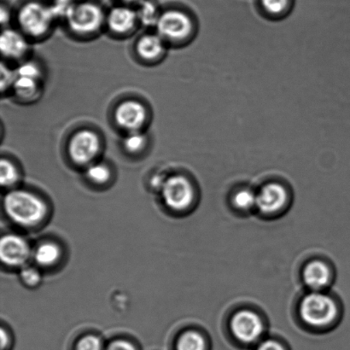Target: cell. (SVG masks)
Segmentation results:
<instances>
[{
  "instance_id": "cell-4",
  "label": "cell",
  "mask_w": 350,
  "mask_h": 350,
  "mask_svg": "<svg viewBox=\"0 0 350 350\" xmlns=\"http://www.w3.org/2000/svg\"><path fill=\"white\" fill-rule=\"evenodd\" d=\"M156 32L166 43H182L194 32V23L187 12L178 9L162 10L156 25Z\"/></svg>"
},
{
  "instance_id": "cell-11",
  "label": "cell",
  "mask_w": 350,
  "mask_h": 350,
  "mask_svg": "<svg viewBox=\"0 0 350 350\" xmlns=\"http://www.w3.org/2000/svg\"><path fill=\"white\" fill-rule=\"evenodd\" d=\"M0 51L6 60L21 63L27 59L29 53V40L22 31L7 27L3 29L0 37Z\"/></svg>"
},
{
  "instance_id": "cell-2",
  "label": "cell",
  "mask_w": 350,
  "mask_h": 350,
  "mask_svg": "<svg viewBox=\"0 0 350 350\" xmlns=\"http://www.w3.org/2000/svg\"><path fill=\"white\" fill-rule=\"evenodd\" d=\"M16 21L20 31L27 37L41 39L50 33L57 20L51 3L40 0H27L20 6Z\"/></svg>"
},
{
  "instance_id": "cell-15",
  "label": "cell",
  "mask_w": 350,
  "mask_h": 350,
  "mask_svg": "<svg viewBox=\"0 0 350 350\" xmlns=\"http://www.w3.org/2000/svg\"><path fill=\"white\" fill-rule=\"evenodd\" d=\"M15 97L22 103H34L42 95L43 80L30 77H17L12 90Z\"/></svg>"
},
{
  "instance_id": "cell-20",
  "label": "cell",
  "mask_w": 350,
  "mask_h": 350,
  "mask_svg": "<svg viewBox=\"0 0 350 350\" xmlns=\"http://www.w3.org/2000/svg\"><path fill=\"white\" fill-rule=\"evenodd\" d=\"M20 180L18 167L8 157H3L0 162V183L3 188H10Z\"/></svg>"
},
{
  "instance_id": "cell-30",
  "label": "cell",
  "mask_w": 350,
  "mask_h": 350,
  "mask_svg": "<svg viewBox=\"0 0 350 350\" xmlns=\"http://www.w3.org/2000/svg\"><path fill=\"white\" fill-rule=\"evenodd\" d=\"M12 13L10 12V10L8 6L1 5V25L3 29H5L6 26H8L10 21H12Z\"/></svg>"
},
{
  "instance_id": "cell-32",
  "label": "cell",
  "mask_w": 350,
  "mask_h": 350,
  "mask_svg": "<svg viewBox=\"0 0 350 350\" xmlns=\"http://www.w3.org/2000/svg\"><path fill=\"white\" fill-rule=\"evenodd\" d=\"M257 350H284L279 342L273 340H267L260 344Z\"/></svg>"
},
{
  "instance_id": "cell-25",
  "label": "cell",
  "mask_w": 350,
  "mask_h": 350,
  "mask_svg": "<svg viewBox=\"0 0 350 350\" xmlns=\"http://www.w3.org/2000/svg\"><path fill=\"white\" fill-rule=\"evenodd\" d=\"M260 5L271 15H280L286 12L290 0H260Z\"/></svg>"
},
{
  "instance_id": "cell-12",
  "label": "cell",
  "mask_w": 350,
  "mask_h": 350,
  "mask_svg": "<svg viewBox=\"0 0 350 350\" xmlns=\"http://www.w3.org/2000/svg\"><path fill=\"white\" fill-rule=\"evenodd\" d=\"M233 335L243 342H252L262 334L263 325L260 317L249 310H243L233 317L231 322Z\"/></svg>"
},
{
  "instance_id": "cell-13",
  "label": "cell",
  "mask_w": 350,
  "mask_h": 350,
  "mask_svg": "<svg viewBox=\"0 0 350 350\" xmlns=\"http://www.w3.org/2000/svg\"><path fill=\"white\" fill-rule=\"evenodd\" d=\"M135 51L137 56L145 63H157L165 56L167 43L157 32L146 33L137 40Z\"/></svg>"
},
{
  "instance_id": "cell-31",
  "label": "cell",
  "mask_w": 350,
  "mask_h": 350,
  "mask_svg": "<svg viewBox=\"0 0 350 350\" xmlns=\"http://www.w3.org/2000/svg\"><path fill=\"white\" fill-rule=\"evenodd\" d=\"M108 350H135V349L129 342L116 341L109 346Z\"/></svg>"
},
{
  "instance_id": "cell-19",
  "label": "cell",
  "mask_w": 350,
  "mask_h": 350,
  "mask_svg": "<svg viewBox=\"0 0 350 350\" xmlns=\"http://www.w3.org/2000/svg\"><path fill=\"white\" fill-rule=\"evenodd\" d=\"M122 145L124 152L129 155H139L145 152L148 147V135L144 131L126 133Z\"/></svg>"
},
{
  "instance_id": "cell-7",
  "label": "cell",
  "mask_w": 350,
  "mask_h": 350,
  "mask_svg": "<svg viewBox=\"0 0 350 350\" xmlns=\"http://www.w3.org/2000/svg\"><path fill=\"white\" fill-rule=\"evenodd\" d=\"M114 119L116 126L126 133L144 131L149 121L148 109L137 99H126L116 106Z\"/></svg>"
},
{
  "instance_id": "cell-1",
  "label": "cell",
  "mask_w": 350,
  "mask_h": 350,
  "mask_svg": "<svg viewBox=\"0 0 350 350\" xmlns=\"http://www.w3.org/2000/svg\"><path fill=\"white\" fill-rule=\"evenodd\" d=\"M3 208L14 223L23 228L39 225L47 215L46 202L32 192L24 190H13L7 193Z\"/></svg>"
},
{
  "instance_id": "cell-26",
  "label": "cell",
  "mask_w": 350,
  "mask_h": 350,
  "mask_svg": "<svg viewBox=\"0 0 350 350\" xmlns=\"http://www.w3.org/2000/svg\"><path fill=\"white\" fill-rule=\"evenodd\" d=\"M0 70H1V91L3 94L7 91H12L16 79L15 68H10L5 64V62H2Z\"/></svg>"
},
{
  "instance_id": "cell-14",
  "label": "cell",
  "mask_w": 350,
  "mask_h": 350,
  "mask_svg": "<svg viewBox=\"0 0 350 350\" xmlns=\"http://www.w3.org/2000/svg\"><path fill=\"white\" fill-rule=\"evenodd\" d=\"M286 191L282 185L269 184L257 194L256 207L266 214H271L280 211L286 204Z\"/></svg>"
},
{
  "instance_id": "cell-9",
  "label": "cell",
  "mask_w": 350,
  "mask_h": 350,
  "mask_svg": "<svg viewBox=\"0 0 350 350\" xmlns=\"http://www.w3.org/2000/svg\"><path fill=\"white\" fill-rule=\"evenodd\" d=\"M139 25L135 7L120 3L106 13L105 26L116 36H129Z\"/></svg>"
},
{
  "instance_id": "cell-23",
  "label": "cell",
  "mask_w": 350,
  "mask_h": 350,
  "mask_svg": "<svg viewBox=\"0 0 350 350\" xmlns=\"http://www.w3.org/2000/svg\"><path fill=\"white\" fill-rule=\"evenodd\" d=\"M17 77H30L44 80V72L39 63L33 60H23L16 68Z\"/></svg>"
},
{
  "instance_id": "cell-21",
  "label": "cell",
  "mask_w": 350,
  "mask_h": 350,
  "mask_svg": "<svg viewBox=\"0 0 350 350\" xmlns=\"http://www.w3.org/2000/svg\"><path fill=\"white\" fill-rule=\"evenodd\" d=\"M85 176L92 183L104 185L111 180V170L107 163L96 161L95 163L87 167Z\"/></svg>"
},
{
  "instance_id": "cell-5",
  "label": "cell",
  "mask_w": 350,
  "mask_h": 350,
  "mask_svg": "<svg viewBox=\"0 0 350 350\" xmlns=\"http://www.w3.org/2000/svg\"><path fill=\"white\" fill-rule=\"evenodd\" d=\"M102 150L101 137L94 129H79L68 139V157L78 166L88 167L95 163Z\"/></svg>"
},
{
  "instance_id": "cell-24",
  "label": "cell",
  "mask_w": 350,
  "mask_h": 350,
  "mask_svg": "<svg viewBox=\"0 0 350 350\" xmlns=\"http://www.w3.org/2000/svg\"><path fill=\"white\" fill-rule=\"evenodd\" d=\"M257 194L250 190H242L234 195L233 204L240 209H249L256 206Z\"/></svg>"
},
{
  "instance_id": "cell-3",
  "label": "cell",
  "mask_w": 350,
  "mask_h": 350,
  "mask_svg": "<svg viewBox=\"0 0 350 350\" xmlns=\"http://www.w3.org/2000/svg\"><path fill=\"white\" fill-rule=\"evenodd\" d=\"M64 21L75 36H94L105 26L106 13L99 3L81 0L70 7Z\"/></svg>"
},
{
  "instance_id": "cell-18",
  "label": "cell",
  "mask_w": 350,
  "mask_h": 350,
  "mask_svg": "<svg viewBox=\"0 0 350 350\" xmlns=\"http://www.w3.org/2000/svg\"><path fill=\"white\" fill-rule=\"evenodd\" d=\"M61 250L56 243L44 242L40 243L34 252V260L38 265L43 267L53 266L59 260Z\"/></svg>"
},
{
  "instance_id": "cell-17",
  "label": "cell",
  "mask_w": 350,
  "mask_h": 350,
  "mask_svg": "<svg viewBox=\"0 0 350 350\" xmlns=\"http://www.w3.org/2000/svg\"><path fill=\"white\" fill-rule=\"evenodd\" d=\"M135 6L139 24L155 27L162 12L155 0H142Z\"/></svg>"
},
{
  "instance_id": "cell-10",
  "label": "cell",
  "mask_w": 350,
  "mask_h": 350,
  "mask_svg": "<svg viewBox=\"0 0 350 350\" xmlns=\"http://www.w3.org/2000/svg\"><path fill=\"white\" fill-rule=\"evenodd\" d=\"M31 256L26 239L16 234H7L0 242V258L6 266L17 267L25 265Z\"/></svg>"
},
{
  "instance_id": "cell-28",
  "label": "cell",
  "mask_w": 350,
  "mask_h": 350,
  "mask_svg": "<svg viewBox=\"0 0 350 350\" xmlns=\"http://www.w3.org/2000/svg\"><path fill=\"white\" fill-rule=\"evenodd\" d=\"M21 279L27 286H36L40 282L41 276L39 271L32 267H24L21 273Z\"/></svg>"
},
{
  "instance_id": "cell-8",
  "label": "cell",
  "mask_w": 350,
  "mask_h": 350,
  "mask_svg": "<svg viewBox=\"0 0 350 350\" xmlns=\"http://www.w3.org/2000/svg\"><path fill=\"white\" fill-rule=\"evenodd\" d=\"M163 202L174 211H182L193 200V188L183 175H172L165 178L162 188Z\"/></svg>"
},
{
  "instance_id": "cell-6",
  "label": "cell",
  "mask_w": 350,
  "mask_h": 350,
  "mask_svg": "<svg viewBox=\"0 0 350 350\" xmlns=\"http://www.w3.org/2000/svg\"><path fill=\"white\" fill-rule=\"evenodd\" d=\"M334 301L320 291L308 295L300 307L301 319L312 327H325L331 323L337 315Z\"/></svg>"
},
{
  "instance_id": "cell-29",
  "label": "cell",
  "mask_w": 350,
  "mask_h": 350,
  "mask_svg": "<svg viewBox=\"0 0 350 350\" xmlns=\"http://www.w3.org/2000/svg\"><path fill=\"white\" fill-rule=\"evenodd\" d=\"M101 342L94 336H87L81 339L77 345V350H100Z\"/></svg>"
},
{
  "instance_id": "cell-27",
  "label": "cell",
  "mask_w": 350,
  "mask_h": 350,
  "mask_svg": "<svg viewBox=\"0 0 350 350\" xmlns=\"http://www.w3.org/2000/svg\"><path fill=\"white\" fill-rule=\"evenodd\" d=\"M81 0H53L51 3V8L53 10L57 20H64L66 17L68 10L75 5V3Z\"/></svg>"
},
{
  "instance_id": "cell-16",
  "label": "cell",
  "mask_w": 350,
  "mask_h": 350,
  "mask_svg": "<svg viewBox=\"0 0 350 350\" xmlns=\"http://www.w3.org/2000/svg\"><path fill=\"white\" fill-rule=\"evenodd\" d=\"M331 273L328 267L324 262H312L305 267L304 280L310 289L320 291L328 286Z\"/></svg>"
},
{
  "instance_id": "cell-33",
  "label": "cell",
  "mask_w": 350,
  "mask_h": 350,
  "mask_svg": "<svg viewBox=\"0 0 350 350\" xmlns=\"http://www.w3.org/2000/svg\"><path fill=\"white\" fill-rule=\"evenodd\" d=\"M7 342H8V335L6 334V332L3 329L1 330V346L2 349L5 347L7 345Z\"/></svg>"
},
{
  "instance_id": "cell-22",
  "label": "cell",
  "mask_w": 350,
  "mask_h": 350,
  "mask_svg": "<svg viewBox=\"0 0 350 350\" xmlns=\"http://www.w3.org/2000/svg\"><path fill=\"white\" fill-rule=\"evenodd\" d=\"M178 350H205L204 338L196 332H188L178 339Z\"/></svg>"
},
{
  "instance_id": "cell-34",
  "label": "cell",
  "mask_w": 350,
  "mask_h": 350,
  "mask_svg": "<svg viewBox=\"0 0 350 350\" xmlns=\"http://www.w3.org/2000/svg\"><path fill=\"white\" fill-rule=\"evenodd\" d=\"M120 3H123V5H129L135 6L137 3L142 1V0H118Z\"/></svg>"
}]
</instances>
